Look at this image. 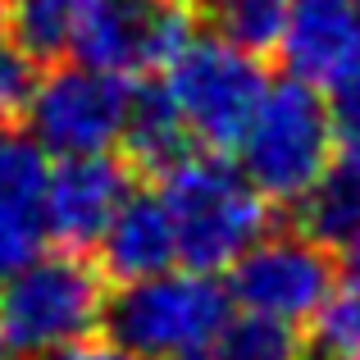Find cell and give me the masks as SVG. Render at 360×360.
<instances>
[{
	"mask_svg": "<svg viewBox=\"0 0 360 360\" xmlns=\"http://www.w3.org/2000/svg\"><path fill=\"white\" fill-rule=\"evenodd\" d=\"M356 360H360V356H356Z\"/></svg>",
	"mask_w": 360,
	"mask_h": 360,
	"instance_id": "cb8c5ba5",
	"label": "cell"
},
{
	"mask_svg": "<svg viewBox=\"0 0 360 360\" xmlns=\"http://www.w3.org/2000/svg\"><path fill=\"white\" fill-rule=\"evenodd\" d=\"M169 224L178 242V264L201 274H224L269 233L274 205L214 150H192L160 174Z\"/></svg>",
	"mask_w": 360,
	"mask_h": 360,
	"instance_id": "6da1fadb",
	"label": "cell"
},
{
	"mask_svg": "<svg viewBox=\"0 0 360 360\" xmlns=\"http://www.w3.org/2000/svg\"><path fill=\"white\" fill-rule=\"evenodd\" d=\"M333 150L338 137L319 87L283 78L269 82L264 96L255 101L233 155H238L242 178L269 205H297Z\"/></svg>",
	"mask_w": 360,
	"mask_h": 360,
	"instance_id": "277c9868",
	"label": "cell"
},
{
	"mask_svg": "<svg viewBox=\"0 0 360 360\" xmlns=\"http://www.w3.org/2000/svg\"><path fill=\"white\" fill-rule=\"evenodd\" d=\"M306 347L315 360H356L360 356V283H333L319 310L306 319Z\"/></svg>",
	"mask_w": 360,
	"mask_h": 360,
	"instance_id": "ac0fdd59",
	"label": "cell"
},
{
	"mask_svg": "<svg viewBox=\"0 0 360 360\" xmlns=\"http://www.w3.org/2000/svg\"><path fill=\"white\" fill-rule=\"evenodd\" d=\"M178 264V242L169 224L165 196L150 187H132L96 238V269L105 283H137L150 274H165Z\"/></svg>",
	"mask_w": 360,
	"mask_h": 360,
	"instance_id": "7c38bea8",
	"label": "cell"
},
{
	"mask_svg": "<svg viewBox=\"0 0 360 360\" xmlns=\"http://www.w3.org/2000/svg\"><path fill=\"white\" fill-rule=\"evenodd\" d=\"M110 283L82 251L23 260L0 278V338L14 360H46L101 333Z\"/></svg>",
	"mask_w": 360,
	"mask_h": 360,
	"instance_id": "3957f363",
	"label": "cell"
},
{
	"mask_svg": "<svg viewBox=\"0 0 360 360\" xmlns=\"http://www.w3.org/2000/svg\"><path fill=\"white\" fill-rule=\"evenodd\" d=\"M229 274H233L229 297L233 306H242V315L278 319V324H297V328L315 315L319 301L338 283L333 251L306 238L301 229L264 233Z\"/></svg>",
	"mask_w": 360,
	"mask_h": 360,
	"instance_id": "ba28073f",
	"label": "cell"
},
{
	"mask_svg": "<svg viewBox=\"0 0 360 360\" xmlns=\"http://www.w3.org/2000/svg\"><path fill=\"white\" fill-rule=\"evenodd\" d=\"M328 119H333V137L338 146H356L360 150V55L328 82Z\"/></svg>",
	"mask_w": 360,
	"mask_h": 360,
	"instance_id": "ffe728a7",
	"label": "cell"
},
{
	"mask_svg": "<svg viewBox=\"0 0 360 360\" xmlns=\"http://www.w3.org/2000/svg\"><path fill=\"white\" fill-rule=\"evenodd\" d=\"M292 210H297V229L306 238H315L328 251L333 246L342 251L360 229V150L338 146Z\"/></svg>",
	"mask_w": 360,
	"mask_h": 360,
	"instance_id": "5bb4252c",
	"label": "cell"
},
{
	"mask_svg": "<svg viewBox=\"0 0 360 360\" xmlns=\"http://www.w3.org/2000/svg\"><path fill=\"white\" fill-rule=\"evenodd\" d=\"M160 87L169 91L192 146L229 155L238 146L255 101L269 87V78H264V64L255 55L219 41V37H192L178 51V60L160 73Z\"/></svg>",
	"mask_w": 360,
	"mask_h": 360,
	"instance_id": "5b68a950",
	"label": "cell"
},
{
	"mask_svg": "<svg viewBox=\"0 0 360 360\" xmlns=\"http://www.w3.org/2000/svg\"><path fill=\"white\" fill-rule=\"evenodd\" d=\"M123 165L132 174H165L174 169L183 155H192V137H187L183 119H178L169 91L160 87V78L150 82H132V96H128V119H123Z\"/></svg>",
	"mask_w": 360,
	"mask_h": 360,
	"instance_id": "4fadbf2b",
	"label": "cell"
},
{
	"mask_svg": "<svg viewBox=\"0 0 360 360\" xmlns=\"http://www.w3.org/2000/svg\"><path fill=\"white\" fill-rule=\"evenodd\" d=\"M0 32H5V14H0Z\"/></svg>",
	"mask_w": 360,
	"mask_h": 360,
	"instance_id": "603a6c76",
	"label": "cell"
},
{
	"mask_svg": "<svg viewBox=\"0 0 360 360\" xmlns=\"http://www.w3.org/2000/svg\"><path fill=\"white\" fill-rule=\"evenodd\" d=\"M132 192V169L119 155H69L46 174V238L64 251H87Z\"/></svg>",
	"mask_w": 360,
	"mask_h": 360,
	"instance_id": "9c48e42d",
	"label": "cell"
},
{
	"mask_svg": "<svg viewBox=\"0 0 360 360\" xmlns=\"http://www.w3.org/2000/svg\"><path fill=\"white\" fill-rule=\"evenodd\" d=\"M87 0H0L5 32L32 64H55L69 55Z\"/></svg>",
	"mask_w": 360,
	"mask_h": 360,
	"instance_id": "9a60e30c",
	"label": "cell"
},
{
	"mask_svg": "<svg viewBox=\"0 0 360 360\" xmlns=\"http://www.w3.org/2000/svg\"><path fill=\"white\" fill-rule=\"evenodd\" d=\"M0 360H14V356H9V347H5V338H0Z\"/></svg>",
	"mask_w": 360,
	"mask_h": 360,
	"instance_id": "7402d4cb",
	"label": "cell"
},
{
	"mask_svg": "<svg viewBox=\"0 0 360 360\" xmlns=\"http://www.w3.org/2000/svg\"><path fill=\"white\" fill-rule=\"evenodd\" d=\"M342 260H347V269H352V278L360 283V229H356V238L342 246Z\"/></svg>",
	"mask_w": 360,
	"mask_h": 360,
	"instance_id": "44dd1931",
	"label": "cell"
},
{
	"mask_svg": "<svg viewBox=\"0 0 360 360\" xmlns=\"http://www.w3.org/2000/svg\"><path fill=\"white\" fill-rule=\"evenodd\" d=\"M187 5H192V18L205 23V37H219L255 60L278 51L288 0H187Z\"/></svg>",
	"mask_w": 360,
	"mask_h": 360,
	"instance_id": "2e32d148",
	"label": "cell"
},
{
	"mask_svg": "<svg viewBox=\"0 0 360 360\" xmlns=\"http://www.w3.org/2000/svg\"><path fill=\"white\" fill-rule=\"evenodd\" d=\"M46 150L32 137L0 132V278L46 242Z\"/></svg>",
	"mask_w": 360,
	"mask_h": 360,
	"instance_id": "8fae6325",
	"label": "cell"
},
{
	"mask_svg": "<svg viewBox=\"0 0 360 360\" xmlns=\"http://www.w3.org/2000/svg\"><path fill=\"white\" fill-rule=\"evenodd\" d=\"M32 87H37V64L14 41H0V132L23 123Z\"/></svg>",
	"mask_w": 360,
	"mask_h": 360,
	"instance_id": "d6986e66",
	"label": "cell"
},
{
	"mask_svg": "<svg viewBox=\"0 0 360 360\" xmlns=\"http://www.w3.org/2000/svg\"><path fill=\"white\" fill-rule=\"evenodd\" d=\"M278 55L288 78L328 87L360 55V0H288Z\"/></svg>",
	"mask_w": 360,
	"mask_h": 360,
	"instance_id": "30bf717a",
	"label": "cell"
},
{
	"mask_svg": "<svg viewBox=\"0 0 360 360\" xmlns=\"http://www.w3.org/2000/svg\"><path fill=\"white\" fill-rule=\"evenodd\" d=\"M229 319L233 297L219 274L174 264L150 278L119 283L101 328L132 360H205Z\"/></svg>",
	"mask_w": 360,
	"mask_h": 360,
	"instance_id": "7a4b0ae2",
	"label": "cell"
},
{
	"mask_svg": "<svg viewBox=\"0 0 360 360\" xmlns=\"http://www.w3.org/2000/svg\"><path fill=\"white\" fill-rule=\"evenodd\" d=\"M205 360H310V347L297 324L238 315L224 324V333L214 338Z\"/></svg>",
	"mask_w": 360,
	"mask_h": 360,
	"instance_id": "e0dca14e",
	"label": "cell"
},
{
	"mask_svg": "<svg viewBox=\"0 0 360 360\" xmlns=\"http://www.w3.org/2000/svg\"><path fill=\"white\" fill-rule=\"evenodd\" d=\"M132 82L91 64H55L27 101V137L46 155H105L119 146Z\"/></svg>",
	"mask_w": 360,
	"mask_h": 360,
	"instance_id": "8992f818",
	"label": "cell"
},
{
	"mask_svg": "<svg viewBox=\"0 0 360 360\" xmlns=\"http://www.w3.org/2000/svg\"><path fill=\"white\" fill-rule=\"evenodd\" d=\"M196 37L187 0H87L69 51L119 78H160Z\"/></svg>",
	"mask_w": 360,
	"mask_h": 360,
	"instance_id": "52a82bcc",
	"label": "cell"
}]
</instances>
